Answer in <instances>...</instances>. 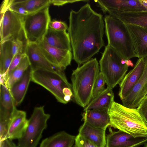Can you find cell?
I'll list each match as a JSON object with an SVG mask.
<instances>
[{"instance_id":"cell-1","label":"cell","mask_w":147,"mask_h":147,"mask_svg":"<svg viewBox=\"0 0 147 147\" xmlns=\"http://www.w3.org/2000/svg\"><path fill=\"white\" fill-rule=\"evenodd\" d=\"M68 29L73 58L79 66L91 59L104 46L105 25L102 15L87 3L71 9Z\"/></svg>"},{"instance_id":"cell-2","label":"cell","mask_w":147,"mask_h":147,"mask_svg":"<svg viewBox=\"0 0 147 147\" xmlns=\"http://www.w3.org/2000/svg\"><path fill=\"white\" fill-rule=\"evenodd\" d=\"M96 58L79 66L73 71L71 81L73 97L76 103L84 108L92 100L94 86L100 72Z\"/></svg>"},{"instance_id":"cell-3","label":"cell","mask_w":147,"mask_h":147,"mask_svg":"<svg viewBox=\"0 0 147 147\" xmlns=\"http://www.w3.org/2000/svg\"><path fill=\"white\" fill-rule=\"evenodd\" d=\"M110 126L134 137H147V123L137 108H131L114 101L108 111Z\"/></svg>"},{"instance_id":"cell-4","label":"cell","mask_w":147,"mask_h":147,"mask_svg":"<svg viewBox=\"0 0 147 147\" xmlns=\"http://www.w3.org/2000/svg\"><path fill=\"white\" fill-rule=\"evenodd\" d=\"M104 20L107 45L126 60L137 57L125 24L109 15H106Z\"/></svg>"},{"instance_id":"cell-5","label":"cell","mask_w":147,"mask_h":147,"mask_svg":"<svg viewBox=\"0 0 147 147\" xmlns=\"http://www.w3.org/2000/svg\"><path fill=\"white\" fill-rule=\"evenodd\" d=\"M127 61L110 46L105 47L99 63L107 87L113 89L120 83L128 70Z\"/></svg>"},{"instance_id":"cell-6","label":"cell","mask_w":147,"mask_h":147,"mask_svg":"<svg viewBox=\"0 0 147 147\" xmlns=\"http://www.w3.org/2000/svg\"><path fill=\"white\" fill-rule=\"evenodd\" d=\"M31 81L49 91L58 102L66 104L64 99L63 90L66 87L72 88L64 70L55 68L53 70L38 69L32 71Z\"/></svg>"},{"instance_id":"cell-7","label":"cell","mask_w":147,"mask_h":147,"mask_svg":"<svg viewBox=\"0 0 147 147\" xmlns=\"http://www.w3.org/2000/svg\"><path fill=\"white\" fill-rule=\"evenodd\" d=\"M50 117L45 112L44 106L35 107L24 134L18 140V147H36Z\"/></svg>"},{"instance_id":"cell-8","label":"cell","mask_w":147,"mask_h":147,"mask_svg":"<svg viewBox=\"0 0 147 147\" xmlns=\"http://www.w3.org/2000/svg\"><path fill=\"white\" fill-rule=\"evenodd\" d=\"M51 21L49 6L24 16L23 30L27 42L37 43L43 40Z\"/></svg>"},{"instance_id":"cell-9","label":"cell","mask_w":147,"mask_h":147,"mask_svg":"<svg viewBox=\"0 0 147 147\" xmlns=\"http://www.w3.org/2000/svg\"><path fill=\"white\" fill-rule=\"evenodd\" d=\"M0 42L18 39L22 40L24 33L23 21L24 16L8 9L0 12Z\"/></svg>"},{"instance_id":"cell-10","label":"cell","mask_w":147,"mask_h":147,"mask_svg":"<svg viewBox=\"0 0 147 147\" xmlns=\"http://www.w3.org/2000/svg\"><path fill=\"white\" fill-rule=\"evenodd\" d=\"M37 44L44 56L55 69L64 71L70 65L73 57L71 51L52 47L49 45L44 38Z\"/></svg>"},{"instance_id":"cell-11","label":"cell","mask_w":147,"mask_h":147,"mask_svg":"<svg viewBox=\"0 0 147 147\" xmlns=\"http://www.w3.org/2000/svg\"><path fill=\"white\" fill-rule=\"evenodd\" d=\"M145 66L143 72L129 93L122 101L123 105L136 108L147 95V56L144 57Z\"/></svg>"},{"instance_id":"cell-12","label":"cell","mask_w":147,"mask_h":147,"mask_svg":"<svg viewBox=\"0 0 147 147\" xmlns=\"http://www.w3.org/2000/svg\"><path fill=\"white\" fill-rule=\"evenodd\" d=\"M147 141V137H134L119 130L111 131L106 138V147H135Z\"/></svg>"},{"instance_id":"cell-13","label":"cell","mask_w":147,"mask_h":147,"mask_svg":"<svg viewBox=\"0 0 147 147\" xmlns=\"http://www.w3.org/2000/svg\"><path fill=\"white\" fill-rule=\"evenodd\" d=\"M145 66L144 57L139 59L134 68L125 75L119 84V96L121 100L128 94L141 77Z\"/></svg>"},{"instance_id":"cell-14","label":"cell","mask_w":147,"mask_h":147,"mask_svg":"<svg viewBox=\"0 0 147 147\" xmlns=\"http://www.w3.org/2000/svg\"><path fill=\"white\" fill-rule=\"evenodd\" d=\"M103 12L110 9L121 12H134L147 10L139 0H105L94 1Z\"/></svg>"},{"instance_id":"cell-15","label":"cell","mask_w":147,"mask_h":147,"mask_svg":"<svg viewBox=\"0 0 147 147\" xmlns=\"http://www.w3.org/2000/svg\"><path fill=\"white\" fill-rule=\"evenodd\" d=\"M24 51L32 71L38 69L53 70L55 69L44 56L37 43L26 42Z\"/></svg>"},{"instance_id":"cell-16","label":"cell","mask_w":147,"mask_h":147,"mask_svg":"<svg viewBox=\"0 0 147 147\" xmlns=\"http://www.w3.org/2000/svg\"><path fill=\"white\" fill-rule=\"evenodd\" d=\"M139 59L147 56V28L125 24Z\"/></svg>"},{"instance_id":"cell-17","label":"cell","mask_w":147,"mask_h":147,"mask_svg":"<svg viewBox=\"0 0 147 147\" xmlns=\"http://www.w3.org/2000/svg\"><path fill=\"white\" fill-rule=\"evenodd\" d=\"M103 12L108 13L125 24L136 25L147 28V10L134 12H121L107 9Z\"/></svg>"},{"instance_id":"cell-18","label":"cell","mask_w":147,"mask_h":147,"mask_svg":"<svg viewBox=\"0 0 147 147\" xmlns=\"http://www.w3.org/2000/svg\"><path fill=\"white\" fill-rule=\"evenodd\" d=\"M26 117L25 111L15 110L9 126L8 139L18 140L22 137L28 125V120Z\"/></svg>"},{"instance_id":"cell-19","label":"cell","mask_w":147,"mask_h":147,"mask_svg":"<svg viewBox=\"0 0 147 147\" xmlns=\"http://www.w3.org/2000/svg\"><path fill=\"white\" fill-rule=\"evenodd\" d=\"M32 72L30 66L22 77L9 89L16 106L19 105L25 97L31 81Z\"/></svg>"},{"instance_id":"cell-20","label":"cell","mask_w":147,"mask_h":147,"mask_svg":"<svg viewBox=\"0 0 147 147\" xmlns=\"http://www.w3.org/2000/svg\"><path fill=\"white\" fill-rule=\"evenodd\" d=\"M108 110H90L84 111L82 120L93 127L105 129L110 126Z\"/></svg>"},{"instance_id":"cell-21","label":"cell","mask_w":147,"mask_h":147,"mask_svg":"<svg viewBox=\"0 0 147 147\" xmlns=\"http://www.w3.org/2000/svg\"><path fill=\"white\" fill-rule=\"evenodd\" d=\"M44 38L52 47L61 49L72 51L69 35L66 31H57L49 28Z\"/></svg>"},{"instance_id":"cell-22","label":"cell","mask_w":147,"mask_h":147,"mask_svg":"<svg viewBox=\"0 0 147 147\" xmlns=\"http://www.w3.org/2000/svg\"><path fill=\"white\" fill-rule=\"evenodd\" d=\"M105 129L96 128L84 122L78 134L100 147H106Z\"/></svg>"},{"instance_id":"cell-23","label":"cell","mask_w":147,"mask_h":147,"mask_svg":"<svg viewBox=\"0 0 147 147\" xmlns=\"http://www.w3.org/2000/svg\"><path fill=\"white\" fill-rule=\"evenodd\" d=\"M114 101L113 89L107 87L102 92L92 99L84 108V110H108Z\"/></svg>"},{"instance_id":"cell-24","label":"cell","mask_w":147,"mask_h":147,"mask_svg":"<svg viewBox=\"0 0 147 147\" xmlns=\"http://www.w3.org/2000/svg\"><path fill=\"white\" fill-rule=\"evenodd\" d=\"M76 138L75 136L61 131L43 140L39 147H72Z\"/></svg>"},{"instance_id":"cell-25","label":"cell","mask_w":147,"mask_h":147,"mask_svg":"<svg viewBox=\"0 0 147 147\" xmlns=\"http://www.w3.org/2000/svg\"><path fill=\"white\" fill-rule=\"evenodd\" d=\"M11 51V40L0 42V73L4 79L13 57Z\"/></svg>"},{"instance_id":"cell-26","label":"cell","mask_w":147,"mask_h":147,"mask_svg":"<svg viewBox=\"0 0 147 147\" xmlns=\"http://www.w3.org/2000/svg\"><path fill=\"white\" fill-rule=\"evenodd\" d=\"M0 111L13 114L16 109L13 98L4 82H0Z\"/></svg>"},{"instance_id":"cell-27","label":"cell","mask_w":147,"mask_h":147,"mask_svg":"<svg viewBox=\"0 0 147 147\" xmlns=\"http://www.w3.org/2000/svg\"><path fill=\"white\" fill-rule=\"evenodd\" d=\"M30 66L28 58L25 54L19 64L4 82L5 85L8 89L22 77Z\"/></svg>"},{"instance_id":"cell-28","label":"cell","mask_w":147,"mask_h":147,"mask_svg":"<svg viewBox=\"0 0 147 147\" xmlns=\"http://www.w3.org/2000/svg\"><path fill=\"white\" fill-rule=\"evenodd\" d=\"M26 9L29 14L38 11L52 4V0H18Z\"/></svg>"},{"instance_id":"cell-29","label":"cell","mask_w":147,"mask_h":147,"mask_svg":"<svg viewBox=\"0 0 147 147\" xmlns=\"http://www.w3.org/2000/svg\"><path fill=\"white\" fill-rule=\"evenodd\" d=\"M105 84L106 83L105 79L102 75L100 72L94 86L92 100L105 90Z\"/></svg>"},{"instance_id":"cell-30","label":"cell","mask_w":147,"mask_h":147,"mask_svg":"<svg viewBox=\"0 0 147 147\" xmlns=\"http://www.w3.org/2000/svg\"><path fill=\"white\" fill-rule=\"evenodd\" d=\"M25 54L24 53L22 54H17L14 56L4 78V82L6 80L13 71L18 65Z\"/></svg>"},{"instance_id":"cell-31","label":"cell","mask_w":147,"mask_h":147,"mask_svg":"<svg viewBox=\"0 0 147 147\" xmlns=\"http://www.w3.org/2000/svg\"><path fill=\"white\" fill-rule=\"evenodd\" d=\"M24 45L22 40L18 39L11 40V49L12 54L13 57L18 54L23 52Z\"/></svg>"},{"instance_id":"cell-32","label":"cell","mask_w":147,"mask_h":147,"mask_svg":"<svg viewBox=\"0 0 147 147\" xmlns=\"http://www.w3.org/2000/svg\"><path fill=\"white\" fill-rule=\"evenodd\" d=\"M75 144L76 147H100L79 134L76 136Z\"/></svg>"},{"instance_id":"cell-33","label":"cell","mask_w":147,"mask_h":147,"mask_svg":"<svg viewBox=\"0 0 147 147\" xmlns=\"http://www.w3.org/2000/svg\"><path fill=\"white\" fill-rule=\"evenodd\" d=\"M49 28L56 30L66 31L68 30V26L63 22L54 20L50 22Z\"/></svg>"},{"instance_id":"cell-34","label":"cell","mask_w":147,"mask_h":147,"mask_svg":"<svg viewBox=\"0 0 147 147\" xmlns=\"http://www.w3.org/2000/svg\"><path fill=\"white\" fill-rule=\"evenodd\" d=\"M137 109L147 123V95L143 99Z\"/></svg>"},{"instance_id":"cell-35","label":"cell","mask_w":147,"mask_h":147,"mask_svg":"<svg viewBox=\"0 0 147 147\" xmlns=\"http://www.w3.org/2000/svg\"><path fill=\"white\" fill-rule=\"evenodd\" d=\"M0 147H18L12 141L9 139L0 141Z\"/></svg>"},{"instance_id":"cell-36","label":"cell","mask_w":147,"mask_h":147,"mask_svg":"<svg viewBox=\"0 0 147 147\" xmlns=\"http://www.w3.org/2000/svg\"><path fill=\"white\" fill-rule=\"evenodd\" d=\"M141 4L147 10V0H139Z\"/></svg>"},{"instance_id":"cell-37","label":"cell","mask_w":147,"mask_h":147,"mask_svg":"<svg viewBox=\"0 0 147 147\" xmlns=\"http://www.w3.org/2000/svg\"><path fill=\"white\" fill-rule=\"evenodd\" d=\"M145 147H147V144H146Z\"/></svg>"},{"instance_id":"cell-38","label":"cell","mask_w":147,"mask_h":147,"mask_svg":"<svg viewBox=\"0 0 147 147\" xmlns=\"http://www.w3.org/2000/svg\"><path fill=\"white\" fill-rule=\"evenodd\" d=\"M72 147H76L75 145H74Z\"/></svg>"}]
</instances>
